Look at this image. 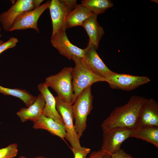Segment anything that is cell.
<instances>
[{"label": "cell", "instance_id": "obj_1", "mask_svg": "<svg viewBox=\"0 0 158 158\" xmlns=\"http://www.w3.org/2000/svg\"><path fill=\"white\" fill-rule=\"evenodd\" d=\"M145 99L133 95L126 104L115 108L103 121L101 124L103 132L116 127L135 129L139 112Z\"/></svg>", "mask_w": 158, "mask_h": 158}, {"label": "cell", "instance_id": "obj_2", "mask_svg": "<svg viewBox=\"0 0 158 158\" xmlns=\"http://www.w3.org/2000/svg\"><path fill=\"white\" fill-rule=\"evenodd\" d=\"M71 60L75 63L72 72L73 104L78 96L86 88L95 83L106 82L107 80L92 72L86 65L81 57L73 56Z\"/></svg>", "mask_w": 158, "mask_h": 158}, {"label": "cell", "instance_id": "obj_3", "mask_svg": "<svg viewBox=\"0 0 158 158\" xmlns=\"http://www.w3.org/2000/svg\"><path fill=\"white\" fill-rule=\"evenodd\" d=\"M91 87L89 86L84 90L72 104L74 126L79 138L86 129L87 117L93 108V97Z\"/></svg>", "mask_w": 158, "mask_h": 158}, {"label": "cell", "instance_id": "obj_4", "mask_svg": "<svg viewBox=\"0 0 158 158\" xmlns=\"http://www.w3.org/2000/svg\"><path fill=\"white\" fill-rule=\"evenodd\" d=\"M73 68L71 67H64L57 74L47 77L44 82L48 87H51L56 92L57 96L72 104Z\"/></svg>", "mask_w": 158, "mask_h": 158}, {"label": "cell", "instance_id": "obj_5", "mask_svg": "<svg viewBox=\"0 0 158 158\" xmlns=\"http://www.w3.org/2000/svg\"><path fill=\"white\" fill-rule=\"evenodd\" d=\"M57 110L62 117L66 130L65 138L72 148L81 146L80 138L75 129L72 104L58 96L54 97Z\"/></svg>", "mask_w": 158, "mask_h": 158}, {"label": "cell", "instance_id": "obj_6", "mask_svg": "<svg viewBox=\"0 0 158 158\" xmlns=\"http://www.w3.org/2000/svg\"><path fill=\"white\" fill-rule=\"evenodd\" d=\"M43 0H18L6 11L0 14V23L3 29L9 31L13 22L23 13L39 7Z\"/></svg>", "mask_w": 158, "mask_h": 158}, {"label": "cell", "instance_id": "obj_7", "mask_svg": "<svg viewBox=\"0 0 158 158\" xmlns=\"http://www.w3.org/2000/svg\"><path fill=\"white\" fill-rule=\"evenodd\" d=\"M106 79V82L112 89L128 91L134 90L150 81L149 78L147 76L118 73L115 72Z\"/></svg>", "mask_w": 158, "mask_h": 158}, {"label": "cell", "instance_id": "obj_8", "mask_svg": "<svg viewBox=\"0 0 158 158\" xmlns=\"http://www.w3.org/2000/svg\"><path fill=\"white\" fill-rule=\"evenodd\" d=\"M132 130L116 127L103 131L101 149L110 155L120 149L123 142L130 138Z\"/></svg>", "mask_w": 158, "mask_h": 158}, {"label": "cell", "instance_id": "obj_9", "mask_svg": "<svg viewBox=\"0 0 158 158\" xmlns=\"http://www.w3.org/2000/svg\"><path fill=\"white\" fill-rule=\"evenodd\" d=\"M50 1H47L38 8L26 11L19 16L13 22L9 31L31 28L34 29L39 33L38 20L42 13L49 8Z\"/></svg>", "mask_w": 158, "mask_h": 158}, {"label": "cell", "instance_id": "obj_10", "mask_svg": "<svg viewBox=\"0 0 158 158\" xmlns=\"http://www.w3.org/2000/svg\"><path fill=\"white\" fill-rule=\"evenodd\" d=\"M95 46L89 42L87 47L83 49L82 58L87 66L94 73L102 77L107 78L113 72L105 64L98 55Z\"/></svg>", "mask_w": 158, "mask_h": 158}, {"label": "cell", "instance_id": "obj_11", "mask_svg": "<svg viewBox=\"0 0 158 158\" xmlns=\"http://www.w3.org/2000/svg\"><path fill=\"white\" fill-rule=\"evenodd\" d=\"M50 42L62 55L71 60L73 56L82 58L83 49L74 45L69 41L66 30L58 32L51 35Z\"/></svg>", "mask_w": 158, "mask_h": 158}, {"label": "cell", "instance_id": "obj_12", "mask_svg": "<svg viewBox=\"0 0 158 158\" xmlns=\"http://www.w3.org/2000/svg\"><path fill=\"white\" fill-rule=\"evenodd\" d=\"M52 25V35L67 29L66 19L67 14L72 10L63 0L51 1L49 8Z\"/></svg>", "mask_w": 158, "mask_h": 158}, {"label": "cell", "instance_id": "obj_13", "mask_svg": "<svg viewBox=\"0 0 158 158\" xmlns=\"http://www.w3.org/2000/svg\"><path fill=\"white\" fill-rule=\"evenodd\" d=\"M145 126H158V104L152 98L145 99L139 113L136 128Z\"/></svg>", "mask_w": 158, "mask_h": 158}, {"label": "cell", "instance_id": "obj_14", "mask_svg": "<svg viewBox=\"0 0 158 158\" xmlns=\"http://www.w3.org/2000/svg\"><path fill=\"white\" fill-rule=\"evenodd\" d=\"M48 87L44 82L40 83L38 85V89L45 100V105L42 115L51 118L64 126L62 118L56 109L55 97L49 90Z\"/></svg>", "mask_w": 158, "mask_h": 158}, {"label": "cell", "instance_id": "obj_15", "mask_svg": "<svg viewBox=\"0 0 158 158\" xmlns=\"http://www.w3.org/2000/svg\"><path fill=\"white\" fill-rule=\"evenodd\" d=\"M45 105L44 99L41 94L37 96L34 102L29 107L22 108L16 114L22 122L28 120L32 122L37 119L41 115Z\"/></svg>", "mask_w": 158, "mask_h": 158}, {"label": "cell", "instance_id": "obj_16", "mask_svg": "<svg viewBox=\"0 0 158 158\" xmlns=\"http://www.w3.org/2000/svg\"><path fill=\"white\" fill-rule=\"evenodd\" d=\"M33 128L35 129L46 130L53 135L57 136L64 140L66 136L65 126L51 118L41 115L33 122Z\"/></svg>", "mask_w": 158, "mask_h": 158}, {"label": "cell", "instance_id": "obj_17", "mask_svg": "<svg viewBox=\"0 0 158 158\" xmlns=\"http://www.w3.org/2000/svg\"><path fill=\"white\" fill-rule=\"evenodd\" d=\"M97 16L94 14L89 17L84 21L81 25L85 29L89 37V42L92 44L97 49L104 33L103 28L97 21Z\"/></svg>", "mask_w": 158, "mask_h": 158}, {"label": "cell", "instance_id": "obj_18", "mask_svg": "<svg viewBox=\"0 0 158 158\" xmlns=\"http://www.w3.org/2000/svg\"><path fill=\"white\" fill-rule=\"evenodd\" d=\"M94 14L81 4H77L66 16V23L67 29L76 26H81L85 19Z\"/></svg>", "mask_w": 158, "mask_h": 158}, {"label": "cell", "instance_id": "obj_19", "mask_svg": "<svg viewBox=\"0 0 158 158\" xmlns=\"http://www.w3.org/2000/svg\"><path fill=\"white\" fill-rule=\"evenodd\" d=\"M142 139L158 148V126H145L138 127L132 130L130 136Z\"/></svg>", "mask_w": 158, "mask_h": 158}, {"label": "cell", "instance_id": "obj_20", "mask_svg": "<svg viewBox=\"0 0 158 158\" xmlns=\"http://www.w3.org/2000/svg\"><path fill=\"white\" fill-rule=\"evenodd\" d=\"M0 93L4 95H11L19 98L25 104L26 107L32 104L37 97L25 90L19 88H8L1 85Z\"/></svg>", "mask_w": 158, "mask_h": 158}, {"label": "cell", "instance_id": "obj_21", "mask_svg": "<svg viewBox=\"0 0 158 158\" xmlns=\"http://www.w3.org/2000/svg\"><path fill=\"white\" fill-rule=\"evenodd\" d=\"M81 4L97 15L104 13L114 5L110 0H83Z\"/></svg>", "mask_w": 158, "mask_h": 158}, {"label": "cell", "instance_id": "obj_22", "mask_svg": "<svg viewBox=\"0 0 158 158\" xmlns=\"http://www.w3.org/2000/svg\"><path fill=\"white\" fill-rule=\"evenodd\" d=\"M18 145L14 143L0 149V158H13L17 155Z\"/></svg>", "mask_w": 158, "mask_h": 158}, {"label": "cell", "instance_id": "obj_23", "mask_svg": "<svg viewBox=\"0 0 158 158\" xmlns=\"http://www.w3.org/2000/svg\"><path fill=\"white\" fill-rule=\"evenodd\" d=\"M71 149L74 154V158H86L90 151V148L81 146L72 148Z\"/></svg>", "mask_w": 158, "mask_h": 158}, {"label": "cell", "instance_id": "obj_24", "mask_svg": "<svg viewBox=\"0 0 158 158\" xmlns=\"http://www.w3.org/2000/svg\"><path fill=\"white\" fill-rule=\"evenodd\" d=\"M18 42L17 38L11 37L6 42L0 44V54L6 50L15 47Z\"/></svg>", "mask_w": 158, "mask_h": 158}, {"label": "cell", "instance_id": "obj_25", "mask_svg": "<svg viewBox=\"0 0 158 158\" xmlns=\"http://www.w3.org/2000/svg\"><path fill=\"white\" fill-rule=\"evenodd\" d=\"M89 158H111V155L101 149L97 151L93 152L90 155Z\"/></svg>", "mask_w": 158, "mask_h": 158}, {"label": "cell", "instance_id": "obj_26", "mask_svg": "<svg viewBox=\"0 0 158 158\" xmlns=\"http://www.w3.org/2000/svg\"><path fill=\"white\" fill-rule=\"evenodd\" d=\"M111 158H135L120 149L111 155Z\"/></svg>", "mask_w": 158, "mask_h": 158}, {"label": "cell", "instance_id": "obj_27", "mask_svg": "<svg viewBox=\"0 0 158 158\" xmlns=\"http://www.w3.org/2000/svg\"><path fill=\"white\" fill-rule=\"evenodd\" d=\"M63 1L72 10L77 5L76 0H63Z\"/></svg>", "mask_w": 158, "mask_h": 158}, {"label": "cell", "instance_id": "obj_28", "mask_svg": "<svg viewBox=\"0 0 158 158\" xmlns=\"http://www.w3.org/2000/svg\"><path fill=\"white\" fill-rule=\"evenodd\" d=\"M18 158H26L25 157L21 156L19 157ZM34 158H47V157H42V156H40V157H37Z\"/></svg>", "mask_w": 158, "mask_h": 158}, {"label": "cell", "instance_id": "obj_29", "mask_svg": "<svg viewBox=\"0 0 158 158\" xmlns=\"http://www.w3.org/2000/svg\"><path fill=\"white\" fill-rule=\"evenodd\" d=\"M1 28L0 27V38L2 37V35L1 34Z\"/></svg>", "mask_w": 158, "mask_h": 158}, {"label": "cell", "instance_id": "obj_30", "mask_svg": "<svg viewBox=\"0 0 158 158\" xmlns=\"http://www.w3.org/2000/svg\"><path fill=\"white\" fill-rule=\"evenodd\" d=\"M3 42H4L2 40H0V44L3 43Z\"/></svg>", "mask_w": 158, "mask_h": 158}]
</instances>
